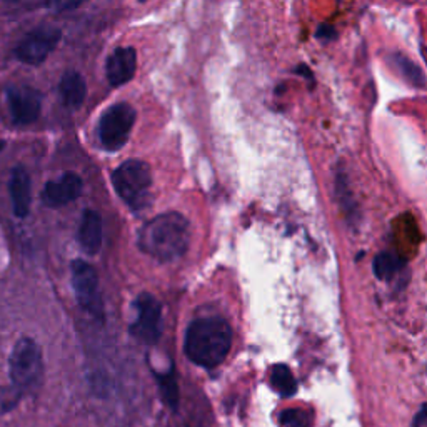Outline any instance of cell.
Segmentation results:
<instances>
[{
  "instance_id": "obj_3",
  "label": "cell",
  "mask_w": 427,
  "mask_h": 427,
  "mask_svg": "<svg viewBox=\"0 0 427 427\" xmlns=\"http://www.w3.org/2000/svg\"><path fill=\"white\" fill-rule=\"evenodd\" d=\"M112 184L122 200L134 210L144 209L149 203L152 172L149 164L139 159L120 164L112 173Z\"/></svg>"
},
{
  "instance_id": "obj_11",
  "label": "cell",
  "mask_w": 427,
  "mask_h": 427,
  "mask_svg": "<svg viewBox=\"0 0 427 427\" xmlns=\"http://www.w3.org/2000/svg\"><path fill=\"white\" fill-rule=\"evenodd\" d=\"M137 69V52L132 47H119L107 60V81L112 87H120L132 81Z\"/></svg>"
},
{
  "instance_id": "obj_17",
  "label": "cell",
  "mask_w": 427,
  "mask_h": 427,
  "mask_svg": "<svg viewBox=\"0 0 427 427\" xmlns=\"http://www.w3.org/2000/svg\"><path fill=\"white\" fill-rule=\"evenodd\" d=\"M156 379L164 402H166L172 411H176L177 406H179L181 392H179V384H177L176 375H173V370H171V372L156 374Z\"/></svg>"
},
{
  "instance_id": "obj_1",
  "label": "cell",
  "mask_w": 427,
  "mask_h": 427,
  "mask_svg": "<svg viewBox=\"0 0 427 427\" xmlns=\"http://www.w3.org/2000/svg\"><path fill=\"white\" fill-rule=\"evenodd\" d=\"M190 241V225L179 212L157 215L139 231V249L161 262H172L186 254Z\"/></svg>"
},
{
  "instance_id": "obj_21",
  "label": "cell",
  "mask_w": 427,
  "mask_h": 427,
  "mask_svg": "<svg viewBox=\"0 0 427 427\" xmlns=\"http://www.w3.org/2000/svg\"><path fill=\"white\" fill-rule=\"evenodd\" d=\"M21 391L17 387H4L0 386V414L13 409L21 401Z\"/></svg>"
},
{
  "instance_id": "obj_15",
  "label": "cell",
  "mask_w": 427,
  "mask_h": 427,
  "mask_svg": "<svg viewBox=\"0 0 427 427\" xmlns=\"http://www.w3.org/2000/svg\"><path fill=\"white\" fill-rule=\"evenodd\" d=\"M387 60L407 84H411V86L416 89H426V86H427L426 74H424V70H422L419 65L414 62V60L409 59L407 55L401 54V52L391 54L387 57Z\"/></svg>"
},
{
  "instance_id": "obj_12",
  "label": "cell",
  "mask_w": 427,
  "mask_h": 427,
  "mask_svg": "<svg viewBox=\"0 0 427 427\" xmlns=\"http://www.w3.org/2000/svg\"><path fill=\"white\" fill-rule=\"evenodd\" d=\"M8 192L13 205V214L17 217H27L30 212L32 204V189H30V176L22 166H17L11 173L8 181Z\"/></svg>"
},
{
  "instance_id": "obj_18",
  "label": "cell",
  "mask_w": 427,
  "mask_h": 427,
  "mask_svg": "<svg viewBox=\"0 0 427 427\" xmlns=\"http://www.w3.org/2000/svg\"><path fill=\"white\" fill-rule=\"evenodd\" d=\"M402 262L399 257L389 254V252H382V254H379L377 257L374 259V264H372V271L375 274V278L377 279H391L396 272L401 269Z\"/></svg>"
},
{
  "instance_id": "obj_19",
  "label": "cell",
  "mask_w": 427,
  "mask_h": 427,
  "mask_svg": "<svg viewBox=\"0 0 427 427\" xmlns=\"http://www.w3.org/2000/svg\"><path fill=\"white\" fill-rule=\"evenodd\" d=\"M346 172L344 171H337L336 173V194L339 197L342 207L347 210V215H351L355 212V203L353 200V192L349 189V182H347Z\"/></svg>"
},
{
  "instance_id": "obj_25",
  "label": "cell",
  "mask_w": 427,
  "mask_h": 427,
  "mask_svg": "<svg viewBox=\"0 0 427 427\" xmlns=\"http://www.w3.org/2000/svg\"><path fill=\"white\" fill-rule=\"evenodd\" d=\"M426 421H427V404L422 406L421 412L416 416V419H414V427H419L421 424H424Z\"/></svg>"
},
{
  "instance_id": "obj_9",
  "label": "cell",
  "mask_w": 427,
  "mask_h": 427,
  "mask_svg": "<svg viewBox=\"0 0 427 427\" xmlns=\"http://www.w3.org/2000/svg\"><path fill=\"white\" fill-rule=\"evenodd\" d=\"M7 102L17 125H30L39 119L42 109L40 93L27 86L7 87Z\"/></svg>"
},
{
  "instance_id": "obj_13",
  "label": "cell",
  "mask_w": 427,
  "mask_h": 427,
  "mask_svg": "<svg viewBox=\"0 0 427 427\" xmlns=\"http://www.w3.org/2000/svg\"><path fill=\"white\" fill-rule=\"evenodd\" d=\"M87 96L84 77L75 70H67L59 82V97L67 109H79Z\"/></svg>"
},
{
  "instance_id": "obj_14",
  "label": "cell",
  "mask_w": 427,
  "mask_h": 427,
  "mask_svg": "<svg viewBox=\"0 0 427 427\" xmlns=\"http://www.w3.org/2000/svg\"><path fill=\"white\" fill-rule=\"evenodd\" d=\"M79 242L87 254H97L102 246V220L96 210H86L79 229Z\"/></svg>"
},
{
  "instance_id": "obj_7",
  "label": "cell",
  "mask_w": 427,
  "mask_h": 427,
  "mask_svg": "<svg viewBox=\"0 0 427 427\" xmlns=\"http://www.w3.org/2000/svg\"><path fill=\"white\" fill-rule=\"evenodd\" d=\"M135 321L130 324V336L142 344L154 346L162 334V307L152 294H140L135 300Z\"/></svg>"
},
{
  "instance_id": "obj_24",
  "label": "cell",
  "mask_w": 427,
  "mask_h": 427,
  "mask_svg": "<svg viewBox=\"0 0 427 427\" xmlns=\"http://www.w3.org/2000/svg\"><path fill=\"white\" fill-rule=\"evenodd\" d=\"M294 72L297 75H302L304 79H306L307 82H311V87L314 89V86H316V77H314V72L311 70V67L306 64H299L297 67L294 69Z\"/></svg>"
},
{
  "instance_id": "obj_5",
  "label": "cell",
  "mask_w": 427,
  "mask_h": 427,
  "mask_svg": "<svg viewBox=\"0 0 427 427\" xmlns=\"http://www.w3.org/2000/svg\"><path fill=\"white\" fill-rule=\"evenodd\" d=\"M135 122V109L130 104L119 102L110 106L98 120V140L104 149L120 150L129 140Z\"/></svg>"
},
{
  "instance_id": "obj_26",
  "label": "cell",
  "mask_w": 427,
  "mask_h": 427,
  "mask_svg": "<svg viewBox=\"0 0 427 427\" xmlns=\"http://www.w3.org/2000/svg\"><path fill=\"white\" fill-rule=\"evenodd\" d=\"M4 147H6V142H4V140H2V139H0V150H2Z\"/></svg>"
},
{
  "instance_id": "obj_20",
  "label": "cell",
  "mask_w": 427,
  "mask_h": 427,
  "mask_svg": "<svg viewBox=\"0 0 427 427\" xmlns=\"http://www.w3.org/2000/svg\"><path fill=\"white\" fill-rule=\"evenodd\" d=\"M280 424L285 427H309V414L302 409H287L280 414Z\"/></svg>"
},
{
  "instance_id": "obj_2",
  "label": "cell",
  "mask_w": 427,
  "mask_h": 427,
  "mask_svg": "<svg viewBox=\"0 0 427 427\" xmlns=\"http://www.w3.org/2000/svg\"><path fill=\"white\" fill-rule=\"evenodd\" d=\"M232 346V329L222 317H200L186 332L184 351L192 363L212 369L222 364Z\"/></svg>"
},
{
  "instance_id": "obj_10",
  "label": "cell",
  "mask_w": 427,
  "mask_h": 427,
  "mask_svg": "<svg viewBox=\"0 0 427 427\" xmlns=\"http://www.w3.org/2000/svg\"><path fill=\"white\" fill-rule=\"evenodd\" d=\"M82 179L74 172H65L57 181H50L42 190V200L49 207H62L74 200H77L82 194Z\"/></svg>"
},
{
  "instance_id": "obj_4",
  "label": "cell",
  "mask_w": 427,
  "mask_h": 427,
  "mask_svg": "<svg viewBox=\"0 0 427 427\" xmlns=\"http://www.w3.org/2000/svg\"><path fill=\"white\" fill-rule=\"evenodd\" d=\"M8 374L12 386L18 391H32L42 381L44 375V358L42 349L32 337H22L13 346L8 358Z\"/></svg>"
},
{
  "instance_id": "obj_22",
  "label": "cell",
  "mask_w": 427,
  "mask_h": 427,
  "mask_svg": "<svg viewBox=\"0 0 427 427\" xmlns=\"http://www.w3.org/2000/svg\"><path fill=\"white\" fill-rule=\"evenodd\" d=\"M89 0H45V6L54 12H69L79 8Z\"/></svg>"
},
{
  "instance_id": "obj_23",
  "label": "cell",
  "mask_w": 427,
  "mask_h": 427,
  "mask_svg": "<svg viewBox=\"0 0 427 427\" xmlns=\"http://www.w3.org/2000/svg\"><path fill=\"white\" fill-rule=\"evenodd\" d=\"M316 39L319 42H324V44H329V42L337 39V30L334 25L331 23H321V25L316 29Z\"/></svg>"
},
{
  "instance_id": "obj_6",
  "label": "cell",
  "mask_w": 427,
  "mask_h": 427,
  "mask_svg": "<svg viewBox=\"0 0 427 427\" xmlns=\"http://www.w3.org/2000/svg\"><path fill=\"white\" fill-rule=\"evenodd\" d=\"M72 285L79 306L96 319H102L104 304L98 290V275L89 262L82 259L72 262Z\"/></svg>"
},
{
  "instance_id": "obj_16",
  "label": "cell",
  "mask_w": 427,
  "mask_h": 427,
  "mask_svg": "<svg viewBox=\"0 0 427 427\" xmlns=\"http://www.w3.org/2000/svg\"><path fill=\"white\" fill-rule=\"evenodd\" d=\"M271 382H272V387L284 397H290L292 394H295V391H297V382H295L290 369L284 364L274 365V369H272L271 372Z\"/></svg>"
},
{
  "instance_id": "obj_27",
  "label": "cell",
  "mask_w": 427,
  "mask_h": 427,
  "mask_svg": "<svg viewBox=\"0 0 427 427\" xmlns=\"http://www.w3.org/2000/svg\"><path fill=\"white\" fill-rule=\"evenodd\" d=\"M139 2H142V4H144V2H149V0H139Z\"/></svg>"
},
{
  "instance_id": "obj_8",
  "label": "cell",
  "mask_w": 427,
  "mask_h": 427,
  "mask_svg": "<svg viewBox=\"0 0 427 427\" xmlns=\"http://www.w3.org/2000/svg\"><path fill=\"white\" fill-rule=\"evenodd\" d=\"M62 32L54 27H39L17 45L16 57L27 65H40L45 62L50 52L59 45Z\"/></svg>"
}]
</instances>
